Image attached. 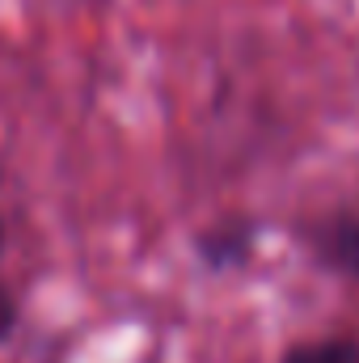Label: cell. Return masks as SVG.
Returning <instances> with one entry per match:
<instances>
[{"label":"cell","mask_w":359,"mask_h":363,"mask_svg":"<svg viewBox=\"0 0 359 363\" xmlns=\"http://www.w3.org/2000/svg\"><path fill=\"white\" fill-rule=\"evenodd\" d=\"M199 258L211 271H241L254 258V228L250 224H220L199 237Z\"/></svg>","instance_id":"obj_1"},{"label":"cell","mask_w":359,"mask_h":363,"mask_svg":"<svg viewBox=\"0 0 359 363\" xmlns=\"http://www.w3.org/2000/svg\"><path fill=\"white\" fill-rule=\"evenodd\" d=\"M13 330H17V304H13V296L4 291V283H0V342H4Z\"/></svg>","instance_id":"obj_4"},{"label":"cell","mask_w":359,"mask_h":363,"mask_svg":"<svg viewBox=\"0 0 359 363\" xmlns=\"http://www.w3.org/2000/svg\"><path fill=\"white\" fill-rule=\"evenodd\" d=\"M279 363H359V347L347 338H321V342H300Z\"/></svg>","instance_id":"obj_3"},{"label":"cell","mask_w":359,"mask_h":363,"mask_svg":"<svg viewBox=\"0 0 359 363\" xmlns=\"http://www.w3.org/2000/svg\"><path fill=\"white\" fill-rule=\"evenodd\" d=\"M321 258L343 274H359V216L338 220L326 237H321Z\"/></svg>","instance_id":"obj_2"}]
</instances>
